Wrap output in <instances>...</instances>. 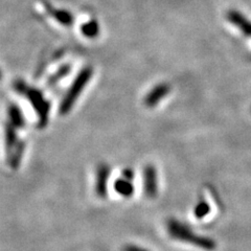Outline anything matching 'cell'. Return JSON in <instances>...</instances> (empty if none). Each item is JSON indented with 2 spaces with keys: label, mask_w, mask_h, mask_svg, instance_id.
Returning <instances> with one entry per match:
<instances>
[{
  "label": "cell",
  "mask_w": 251,
  "mask_h": 251,
  "mask_svg": "<svg viewBox=\"0 0 251 251\" xmlns=\"http://www.w3.org/2000/svg\"><path fill=\"white\" fill-rule=\"evenodd\" d=\"M166 233L172 242L187 249L210 250L214 247L210 240L197 235L187 225L175 219H170L167 221Z\"/></svg>",
  "instance_id": "obj_1"
},
{
  "label": "cell",
  "mask_w": 251,
  "mask_h": 251,
  "mask_svg": "<svg viewBox=\"0 0 251 251\" xmlns=\"http://www.w3.org/2000/svg\"><path fill=\"white\" fill-rule=\"evenodd\" d=\"M216 205L217 204L214 201L213 192L210 190L205 191L202 198H200L198 203L194 206V209H192V218L195 221L200 223L207 222L210 219L209 217L214 213L213 207Z\"/></svg>",
  "instance_id": "obj_2"
},
{
  "label": "cell",
  "mask_w": 251,
  "mask_h": 251,
  "mask_svg": "<svg viewBox=\"0 0 251 251\" xmlns=\"http://www.w3.org/2000/svg\"><path fill=\"white\" fill-rule=\"evenodd\" d=\"M113 192L122 199L130 198L134 194L133 177L129 171H125L113 183Z\"/></svg>",
  "instance_id": "obj_3"
},
{
  "label": "cell",
  "mask_w": 251,
  "mask_h": 251,
  "mask_svg": "<svg viewBox=\"0 0 251 251\" xmlns=\"http://www.w3.org/2000/svg\"><path fill=\"white\" fill-rule=\"evenodd\" d=\"M144 193L149 199L156 197L158 194V180L155 170L151 167L146 170L144 175Z\"/></svg>",
  "instance_id": "obj_4"
},
{
  "label": "cell",
  "mask_w": 251,
  "mask_h": 251,
  "mask_svg": "<svg viewBox=\"0 0 251 251\" xmlns=\"http://www.w3.org/2000/svg\"><path fill=\"white\" fill-rule=\"evenodd\" d=\"M122 251H150V250L137 245H126Z\"/></svg>",
  "instance_id": "obj_5"
}]
</instances>
